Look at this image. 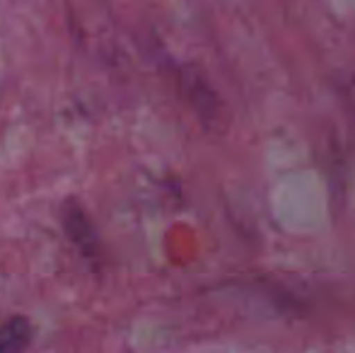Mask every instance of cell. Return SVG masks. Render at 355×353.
Here are the masks:
<instances>
[{
    "label": "cell",
    "instance_id": "6da1fadb",
    "mask_svg": "<svg viewBox=\"0 0 355 353\" xmlns=\"http://www.w3.org/2000/svg\"><path fill=\"white\" fill-rule=\"evenodd\" d=\"M34 327L27 317L15 315L0 325V353H24L32 344Z\"/></svg>",
    "mask_w": 355,
    "mask_h": 353
},
{
    "label": "cell",
    "instance_id": "7a4b0ae2",
    "mask_svg": "<svg viewBox=\"0 0 355 353\" xmlns=\"http://www.w3.org/2000/svg\"><path fill=\"white\" fill-rule=\"evenodd\" d=\"M63 223H66L68 237L78 245V250L83 255H94V250H97V235H94L92 225H89V218L85 216L83 208L75 206L71 211H66Z\"/></svg>",
    "mask_w": 355,
    "mask_h": 353
}]
</instances>
